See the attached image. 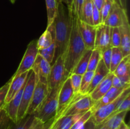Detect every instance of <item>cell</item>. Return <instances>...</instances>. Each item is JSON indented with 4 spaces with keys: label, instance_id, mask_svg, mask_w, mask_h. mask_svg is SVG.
<instances>
[{
    "label": "cell",
    "instance_id": "1",
    "mask_svg": "<svg viewBox=\"0 0 130 129\" xmlns=\"http://www.w3.org/2000/svg\"><path fill=\"white\" fill-rule=\"evenodd\" d=\"M72 15L73 12L69 11L64 4L59 1L54 21L50 26L46 28L52 33L54 39L55 53L53 61L66 52L71 34Z\"/></svg>",
    "mask_w": 130,
    "mask_h": 129
},
{
    "label": "cell",
    "instance_id": "2",
    "mask_svg": "<svg viewBox=\"0 0 130 129\" xmlns=\"http://www.w3.org/2000/svg\"><path fill=\"white\" fill-rule=\"evenodd\" d=\"M86 50L79 29V19L73 14L69 40L63 54L65 68L69 75L72 73L77 62Z\"/></svg>",
    "mask_w": 130,
    "mask_h": 129
},
{
    "label": "cell",
    "instance_id": "3",
    "mask_svg": "<svg viewBox=\"0 0 130 129\" xmlns=\"http://www.w3.org/2000/svg\"><path fill=\"white\" fill-rule=\"evenodd\" d=\"M62 83L50 91L42 106L34 115L36 118L44 123L55 116L58 107V95Z\"/></svg>",
    "mask_w": 130,
    "mask_h": 129
},
{
    "label": "cell",
    "instance_id": "4",
    "mask_svg": "<svg viewBox=\"0 0 130 129\" xmlns=\"http://www.w3.org/2000/svg\"><path fill=\"white\" fill-rule=\"evenodd\" d=\"M130 94V87L126 89L120 94L119 97L116 99L107 104L101 106L97 110L93 112L92 118L93 120L96 125L101 124L106 121L111 115L116 112L118 108L120 105L121 102L123 99Z\"/></svg>",
    "mask_w": 130,
    "mask_h": 129
},
{
    "label": "cell",
    "instance_id": "5",
    "mask_svg": "<svg viewBox=\"0 0 130 129\" xmlns=\"http://www.w3.org/2000/svg\"><path fill=\"white\" fill-rule=\"evenodd\" d=\"M69 75L67 73L64 65V56H58L52 63L48 79V91H51L63 83Z\"/></svg>",
    "mask_w": 130,
    "mask_h": 129
},
{
    "label": "cell",
    "instance_id": "6",
    "mask_svg": "<svg viewBox=\"0 0 130 129\" xmlns=\"http://www.w3.org/2000/svg\"><path fill=\"white\" fill-rule=\"evenodd\" d=\"M36 83V78L35 73L31 69L29 72L27 80L25 83L24 91L22 95L20 107L18 112L17 122L27 115V112L31 101Z\"/></svg>",
    "mask_w": 130,
    "mask_h": 129
},
{
    "label": "cell",
    "instance_id": "7",
    "mask_svg": "<svg viewBox=\"0 0 130 129\" xmlns=\"http://www.w3.org/2000/svg\"><path fill=\"white\" fill-rule=\"evenodd\" d=\"M38 54V49L37 47V40H33L30 41V43L28 44L22 59L16 72L14 73L12 77H17L24 72L30 70L36 59Z\"/></svg>",
    "mask_w": 130,
    "mask_h": 129
},
{
    "label": "cell",
    "instance_id": "8",
    "mask_svg": "<svg viewBox=\"0 0 130 129\" xmlns=\"http://www.w3.org/2000/svg\"><path fill=\"white\" fill-rule=\"evenodd\" d=\"M94 102L95 101L91 99L89 94L82 95L71 106L64 110L57 117L55 118V120H56L64 116H71L86 113L91 110Z\"/></svg>",
    "mask_w": 130,
    "mask_h": 129
},
{
    "label": "cell",
    "instance_id": "9",
    "mask_svg": "<svg viewBox=\"0 0 130 129\" xmlns=\"http://www.w3.org/2000/svg\"><path fill=\"white\" fill-rule=\"evenodd\" d=\"M48 93L49 91L47 85L36 80V83L34 87L31 101L27 110V115H34L42 106L44 99L48 95Z\"/></svg>",
    "mask_w": 130,
    "mask_h": 129
},
{
    "label": "cell",
    "instance_id": "10",
    "mask_svg": "<svg viewBox=\"0 0 130 129\" xmlns=\"http://www.w3.org/2000/svg\"><path fill=\"white\" fill-rule=\"evenodd\" d=\"M126 10L122 5L116 1L112 8L103 24L110 27H119L124 24V22L128 19Z\"/></svg>",
    "mask_w": 130,
    "mask_h": 129
},
{
    "label": "cell",
    "instance_id": "11",
    "mask_svg": "<svg viewBox=\"0 0 130 129\" xmlns=\"http://www.w3.org/2000/svg\"><path fill=\"white\" fill-rule=\"evenodd\" d=\"M96 27L95 48L103 51L109 48H112L110 44L112 27L104 24H100Z\"/></svg>",
    "mask_w": 130,
    "mask_h": 129
},
{
    "label": "cell",
    "instance_id": "12",
    "mask_svg": "<svg viewBox=\"0 0 130 129\" xmlns=\"http://www.w3.org/2000/svg\"><path fill=\"white\" fill-rule=\"evenodd\" d=\"M51 67L50 63L38 54L31 68L35 73L36 80L47 85Z\"/></svg>",
    "mask_w": 130,
    "mask_h": 129
},
{
    "label": "cell",
    "instance_id": "13",
    "mask_svg": "<svg viewBox=\"0 0 130 129\" xmlns=\"http://www.w3.org/2000/svg\"><path fill=\"white\" fill-rule=\"evenodd\" d=\"M74 96L72 85H71V79L69 75L64 80L58 95V107H57V113L55 116L60 113L61 111L64 109V108L69 104V102L72 100Z\"/></svg>",
    "mask_w": 130,
    "mask_h": 129
},
{
    "label": "cell",
    "instance_id": "14",
    "mask_svg": "<svg viewBox=\"0 0 130 129\" xmlns=\"http://www.w3.org/2000/svg\"><path fill=\"white\" fill-rule=\"evenodd\" d=\"M96 27L93 25H90L81 20H79V29L85 47L88 50L95 49V36Z\"/></svg>",
    "mask_w": 130,
    "mask_h": 129
},
{
    "label": "cell",
    "instance_id": "15",
    "mask_svg": "<svg viewBox=\"0 0 130 129\" xmlns=\"http://www.w3.org/2000/svg\"><path fill=\"white\" fill-rule=\"evenodd\" d=\"M25 85L23 86L22 88L16 94V95L12 99L5 104V107H4V110L6 112V115L10 118V120H11L13 123H17L18 112H19L22 95L23 91H24Z\"/></svg>",
    "mask_w": 130,
    "mask_h": 129
},
{
    "label": "cell",
    "instance_id": "16",
    "mask_svg": "<svg viewBox=\"0 0 130 129\" xmlns=\"http://www.w3.org/2000/svg\"><path fill=\"white\" fill-rule=\"evenodd\" d=\"M29 71L24 72L17 77H11V82H10V86H9L8 91L7 94H6V100H5L6 104L8 102L25 84L28 78Z\"/></svg>",
    "mask_w": 130,
    "mask_h": 129
},
{
    "label": "cell",
    "instance_id": "17",
    "mask_svg": "<svg viewBox=\"0 0 130 129\" xmlns=\"http://www.w3.org/2000/svg\"><path fill=\"white\" fill-rule=\"evenodd\" d=\"M113 77L114 73L110 72L89 94L94 101L100 99L111 88Z\"/></svg>",
    "mask_w": 130,
    "mask_h": 129
},
{
    "label": "cell",
    "instance_id": "18",
    "mask_svg": "<svg viewBox=\"0 0 130 129\" xmlns=\"http://www.w3.org/2000/svg\"><path fill=\"white\" fill-rule=\"evenodd\" d=\"M120 30L121 42L120 48L123 57L130 55V26L128 18L124 22L122 26L119 27Z\"/></svg>",
    "mask_w": 130,
    "mask_h": 129
},
{
    "label": "cell",
    "instance_id": "19",
    "mask_svg": "<svg viewBox=\"0 0 130 129\" xmlns=\"http://www.w3.org/2000/svg\"><path fill=\"white\" fill-rule=\"evenodd\" d=\"M110 73V71L105 65L103 61L100 60L96 67V70L94 71V74L93 76L92 80H91V84L89 87L88 94H90L93 90L96 87L98 84Z\"/></svg>",
    "mask_w": 130,
    "mask_h": 129
},
{
    "label": "cell",
    "instance_id": "20",
    "mask_svg": "<svg viewBox=\"0 0 130 129\" xmlns=\"http://www.w3.org/2000/svg\"><path fill=\"white\" fill-rule=\"evenodd\" d=\"M84 113L71 115V116H64L56 120H54L53 129H70L73 124Z\"/></svg>",
    "mask_w": 130,
    "mask_h": 129
},
{
    "label": "cell",
    "instance_id": "21",
    "mask_svg": "<svg viewBox=\"0 0 130 129\" xmlns=\"http://www.w3.org/2000/svg\"><path fill=\"white\" fill-rule=\"evenodd\" d=\"M128 111H124L116 113L104 121L109 129H118L123 121H124L126 114Z\"/></svg>",
    "mask_w": 130,
    "mask_h": 129
},
{
    "label": "cell",
    "instance_id": "22",
    "mask_svg": "<svg viewBox=\"0 0 130 129\" xmlns=\"http://www.w3.org/2000/svg\"><path fill=\"white\" fill-rule=\"evenodd\" d=\"M91 54V50H86L83 55L82 56L79 61L76 64V67L74 68L73 71L71 73H76V74L83 75L87 71L88 67L89 60H90V56Z\"/></svg>",
    "mask_w": 130,
    "mask_h": 129
},
{
    "label": "cell",
    "instance_id": "23",
    "mask_svg": "<svg viewBox=\"0 0 130 129\" xmlns=\"http://www.w3.org/2000/svg\"><path fill=\"white\" fill-rule=\"evenodd\" d=\"M113 73L117 77H130V55L123 58Z\"/></svg>",
    "mask_w": 130,
    "mask_h": 129
},
{
    "label": "cell",
    "instance_id": "24",
    "mask_svg": "<svg viewBox=\"0 0 130 129\" xmlns=\"http://www.w3.org/2000/svg\"><path fill=\"white\" fill-rule=\"evenodd\" d=\"M47 11V27L53 24L58 10L59 0H45Z\"/></svg>",
    "mask_w": 130,
    "mask_h": 129
},
{
    "label": "cell",
    "instance_id": "25",
    "mask_svg": "<svg viewBox=\"0 0 130 129\" xmlns=\"http://www.w3.org/2000/svg\"><path fill=\"white\" fill-rule=\"evenodd\" d=\"M93 13V2L91 0H85L82 8L81 20L93 25L92 20Z\"/></svg>",
    "mask_w": 130,
    "mask_h": 129
},
{
    "label": "cell",
    "instance_id": "26",
    "mask_svg": "<svg viewBox=\"0 0 130 129\" xmlns=\"http://www.w3.org/2000/svg\"><path fill=\"white\" fill-rule=\"evenodd\" d=\"M54 42L53 34L48 29L43 33L38 40H37V47L38 50L44 49L50 46Z\"/></svg>",
    "mask_w": 130,
    "mask_h": 129
},
{
    "label": "cell",
    "instance_id": "27",
    "mask_svg": "<svg viewBox=\"0 0 130 129\" xmlns=\"http://www.w3.org/2000/svg\"><path fill=\"white\" fill-rule=\"evenodd\" d=\"M123 58L124 57H123V53L120 48H112L111 60H110V68H109L110 73H113L115 71L116 68L120 63Z\"/></svg>",
    "mask_w": 130,
    "mask_h": 129
},
{
    "label": "cell",
    "instance_id": "28",
    "mask_svg": "<svg viewBox=\"0 0 130 129\" xmlns=\"http://www.w3.org/2000/svg\"><path fill=\"white\" fill-rule=\"evenodd\" d=\"M94 72L93 71H86L82 75L81 87H80L79 93L83 95L88 94L89 87L92 80Z\"/></svg>",
    "mask_w": 130,
    "mask_h": 129
},
{
    "label": "cell",
    "instance_id": "29",
    "mask_svg": "<svg viewBox=\"0 0 130 129\" xmlns=\"http://www.w3.org/2000/svg\"><path fill=\"white\" fill-rule=\"evenodd\" d=\"M102 59V51L100 49L95 48L91 51V54L89 60L88 67L87 71H94L96 70L100 61Z\"/></svg>",
    "mask_w": 130,
    "mask_h": 129
},
{
    "label": "cell",
    "instance_id": "30",
    "mask_svg": "<svg viewBox=\"0 0 130 129\" xmlns=\"http://www.w3.org/2000/svg\"><path fill=\"white\" fill-rule=\"evenodd\" d=\"M34 118V115H27L17 123H13L14 125H11L10 129H29Z\"/></svg>",
    "mask_w": 130,
    "mask_h": 129
},
{
    "label": "cell",
    "instance_id": "31",
    "mask_svg": "<svg viewBox=\"0 0 130 129\" xmlns=\"http://www.w3.org/2000/svg\"><path fill=\"white\" fill-rule=\"evenodd\" d=\"M55 53V46L54 42L48 48L38 50V54L41 56L44 59H45L48 63H50L51 65L53 62Z\"/></svg>",
    "mask_w": 130,
    "mask_h": 129
},
{
    "label": "cell",
    "instance_id": "32",
    "mask_svg": "<svg viewBox=\"0 0 130 129\" xmlns=\"http://www.w3.org/2000/svg\"><path fill=\"white\" fill-rule=\"evenodd\" d=\"M130 85V77H117L114 75L112 82V87L118 89L124 88Z\"/></svg>",
    "mask_w": 130,
    "mask_h": 129
},
{
    "label": "cell",
    "instance_id": "33",
    "mask_svg": "<svg viewBox=\"0 0 130 129\" xmlns=\"http://www.w3.org/2000/svg\"><path fill=\"white\" fill-rule=\"evenodd\" d=\"M116 1V0H104L102 7L101 10H100L102 24L106 20L107 17L108 16L112 8L113 5Z\"/></svg>",
    "mask_w": 130,
    "mask_h": 129
},
{
    "label": "cell",
    "instance_id": "34",
    "mask_svg": "<svg viewBox=\"0 0 130 129\" xmlns=\"http://www.w3.org/2000/svg\"><path fill=\"white\" fill-rule=\"evenodd\" d=\"M121 36L119 27L112 28L111 33V44L112 48H120Z\"/></svg>",
    "mask_w": 130,
    "mask_h": 129
},
{
    "label": "cell",
    "instance_id": "35",
    "mask_svg": "<svg viewBox=\"0 0 130 129\" xmlns=\"http://www.w3.org/2000/svg\"><path fill=\"white\" fill-rule=\"evenodd\" d=\"M93 114V111L91 110H90L89 111H86V113L83 114L73 124L71 128L70 129H80L85 123L86 121L91 117Z\"/></svg>",
    "mask_w": 130,
    "mask_h": 129
},
{
    "label": "cell",
    "instance_id": "36",
    "mask_svg": "<svg viewBox=\"0 0 130 129\" xmlns=\"http://www.w3.org/2000/svg\"><path fill=\"white\" fill-rule=\"evenodd\" d=\"M69 77L70 79H71V85H72V89H73L74 94L79 93L82 75L76 74V73H71L69 75Z\"/></svg>",
    "mask_w": 130,
    "mask_h": 129
},
{
    "label": "cell",
    "instance_id": "37",
    "mask_svg": "<svg viewBox=\"0 0 130 129\" xmlns=\"http://www.w3.org/2000/svg\"><path fill=\"white\" fill-rule=\"evenodd\" d=\"M130 87V85L127 86V87L122 89H118L114 87H111V88H110V89L108 91V92L105 94V96L107 97V98L109 99V101H110V102H112V101H114V99H116L117 97H119V96H120L121 94L126 89L128 88V87Z\"/></svg>",
    "mask_w": 130,
    "mask_h": 129
},
{
    "label": "cell",
    "instance_id": "38",
    "mask_svg": "<svg viewBox=\"0 0 130 129\" xmlns=\"http://www.w3.org/2000/svg\"><path fill=\"white\" fill-rule=\"evenodd\" d=\"M11 80V79L10 78L8 82H7L2 87H0V111L4 108L5 104H6L5 100H6V94H7L8 91Z\"/></svg>",
    "mask_w": 130,
    "mask_h": 129
},
{
    "label": "cell",
    "instance_id": "39",
    "mask_svg": "<svg viewBox=\"0 0 130 129\" xmlns=\"http://www.w3.org/2000/svg\"><path fill=\"white\" fill-rule=\"evenodd\" d=\"M11 120L6 115L4 108L0 111V129H10Z\"/></svg>",
    "mask_w": 130,
    "mask_h": 129
},
{
    "label": "cell",
    "instance_id": "40",
    "mask_svg": "<svg viewBox=\"0 0 130 129\" xmlns=\"http://www.w3.org/2000/svg\"><path fill=\"white\" fill-rule=\"evenodd\" d=\"M85 0H73V14L77 18L81 20L82 8Z\"/></svg>",
    "mask_w": 130,
    "mask_h": 129
},
{
    "label": "cell",
    "instance_id": "41",
    "mask_svg": "<svg viewBox=\"0 0 130 129\" xmlns=\"http://www.w3.org/2000/svg\"><path fill=\"white\" fill-rule=\"evenodd\" d=\"M112 48H109L102 51V60L104 63L107 68L109 70L110 68V60H111Z\"/></svg>",
    "mask_w": 130,
    "mask_h": 129
},
{
    "label": "cell",
    "instance_id": "42",
    "mask_svg": "<svg viewBox=\"0 0 130 129\" xmlns=\"http://www.w3.org/2000/svg\"><path fill=\"white\" fill-rule=\"evenodd\" d=\"M92 20L93 25L96 27L100 24H102V22L101 14L100 11L96 8V6L93 3V13H92Z\"/></svg>",
    "mask_w": 130,
    "mask_h": 129
},
{
    "label": "cell",
    "instance_id": "43",
    "mask_svg": "<svg viewBox=\"0 0 130 129\" xmlns=\"http://www.w3.org/2000/svg\"><path fill=\"white\" fill-rule=\"evenodd\" d=\"M130 108V94H128L124 99L122 101V102H121L120 105H119V107L118 108V109L116 110V113L120 112V111H128L129 110Z\"/></svg>",
    "mask_w": 130,
    "mask_h": 129
},
{
    "label": "cell",
    "instance_id": "44",
    "mask_svg": "<svg viewBox=\"0 0 130 129\" xmlns=\"http://www.w3.org/2000/svg\"><path fill=\"white\" fill-rule=\"evenodd\" d=\"M44 123L35 117L29 129H43Z\"/></svg>",
    "mask_w": 130,
    "mask_h": 129
},
{
    "label": "cell",
    "instance_id": "45",
    "mask_svg": "<svg viewBox=\"0 0 130 129\" xmlns=\"http://www.w3.org/2000/svg\"><path fill=\"white\" fill-rule=\"evenodd\" d=\"M96 126V125L93 120L92 118L91 117L80 129H95Z\"/></svg>",
    "mask_w": 130,
    "mask_h": 129
},
{
    "label": "cell",
    "instance_id": "46",
    "mask_svg": "<svg viewBox=\"0 0 130 129\" xmlns=\"http://www.w3.org/2000/svg\"><path fill=\"white\" fill-rule=\"evenodd\" d=\"M59 1L66 5L69 11L73 12V0H59Z\"/></svg>",
    "mask_w": 130,
    "mask_h": 129
},
{
    "label": "cell",
    "instance_id": "47",
    "mask_svg": "<svg viewBox=\"0 0 130 129\" xmlns=\"http://www.w3.org/2000/svg\"><path fill=\"white\" fill-rule=\"evenodd\" d=\"M55 117L50 119L49 121L44 123V126L43 129H53V121H54Z\"/></svg>",
    "mask_w": 130,
    "mask_h": 129
},
{
    "label": "cell",
    "instance_id": "48",
    "mask_svg": "<svg viewBox=\"0 0 130 129\" xmlns=\"http://www.w3.org/2000/svg\"><path fill=\"white\" fill-rule=\"evenodd\" d=\"M91 1L99 10H101L103 4L104 3V0H91Z\"/></svg>",
    "mask_w": 130,
    "mask_h": 129
},
{
    "label": "cell",
    "instance_id": "49",
    "mask_svg": "<svg viewBox=\"0 0 130 129\" xmlns=\"http://www.w3.org/2000/svg\"><path fill=\"white\" fill-rule=\"evenodd\" d=\"M95 129H109V128L107 126V125H105V123H102L96 125V128Z\"/></svg>",
    "mask_w": 130,
    "mask_h": 129
},
{
    "label": "cell",
    "instance_id": "50",
    "mask_svg": "<svg viewBox=\"0 0 130 129\" xmlns=\"http://www.w3.org/2000/svg\"><path fill=\"white\" fill-rule=\"evenodd\" d=\"M118 129H129V126L126 123L125 121H124L122 122V123L121 124L120 126H119V128H118Z\"/></svg>",
    "mask_w": 130,
    "mask_h": 129
},
{
    "label": "cell",
    "instance_id": "51",
    "mask_svg": "<svg viewBox=\"0 0 130 129\" xmlns=\"http://www.w3.org/2000/svg\"><path fill=\"white\" fill-rule=\"evenodd\" d=\"M116 1L118 3H120L121 5V0H116Z\"/></svg>",
    "mask_w": 130,
    "mask_h": 129
},
{
    "label": "cell",
    "instance_id": "52",
    "mask_svg": "<svg viewBox=\"0 0 130 129\" xmlns=\"http://www.w3.org/2000/svg\"><path fill=\"white\" fill-rule=\"evenodd\" d=\"M15 1H16V0H13V3H15Z\"/></svg>",
    "mask_w": 130,
    "mask_h": 129
},
{
    "label": "cell",
    "instance_id": "53",
    "mask_svg": "<svg viewBox=\"0 0 130 129\" xmlns=\"http://www.w3.org/2000/svg\"><path fill=\"white\" fill-rule=\"evenodd\" d=\"M10 1H11V3H13V0H10Z\"/></svg>",
    "mask_w": 130,
    "mask_h": 129
}]
</instances>
